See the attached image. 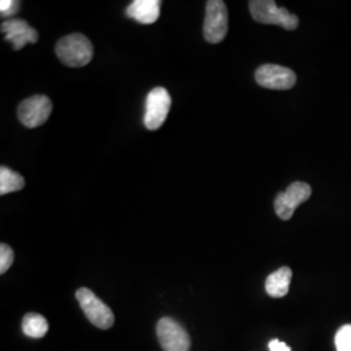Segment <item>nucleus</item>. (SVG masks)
Listing matches in <instances>:
<instances>
[{"label":"nucleus","mask_w":351,"mask_h":351,"mask_svg":"<svg viewBox=\"0 0 351 351\" xmlns=\"http://www.w3.org/2000/svg\"><path fill=\"white\" fill-rule=\"evenodd\" d=\"M55 52L62 63L71 68H81L91 62L94 49L88 37L81 33H73L56 43Z\"/></svg>","instance_id":"obj_1"},{"label":"nucleus","mask_w":351,"mask_h":351,"mask_svg":"<svg viewBox=\"0 0 351 351\" xmlns=\"http://www.w3.org/2000/svg\"><path fill=\"white\" fill-rule=\"evenodd\" d=\"M251 17L261 24L277 25L285 30H295L300 20L295 14L289 12L287 8L277 7L274 0H251L249 3Z\"/></svg>","instance_id":"obj_2"},{"label":"nucleus","mask_w":351,"mask_h":351,"mask_svg":"<svg viewBox=\"0 0 351 351\" xmlns=\"http://www.w3.org/2000/svg\"><path fill=\"white\" fill-rule=\"evenodd\" d=\"M75 298L93 326L99 329H110L113 326L114 315L112 310L90 289H78L75 291Z\"/></svg>","instance_id":"obj_3"},{"label":"nucleus","mask_w":351,"mask_h":351,"mask_svg":"<svg viewBox=\"0 0 351 351\" xmlns=\"http://www.w3.org/2000/svg\"><path fill=\"white\" fill-rule=\"evenodd\" d=\"M228 33V10L221 0H208L206 3V19L203 34L207 42L220 43Z\"/></svg>","instance_id":"obj_4"},{"label":"nucleus","mask_w":351,"mask_h":351,"mask_svg":"<svg viewBox=\"0 0 351 351\" xmlns=\"http://www.w3.org/2000/svg\"><path fill=\"white\" fill-rule=\"evenodd\" d=\"M156 335L164 351H190L191 341L186 329L172 317L158 322Z\"/></svg>","instance_id":"obj_5"},{"label":"nucleus","mask_w":351,"mask_h":351,"mask_svg":"<svg viewBox=\"0 0 351 351\" xmlns=\"http://www.w3.org/2000/svg\"><path fill=\"white\" fill-rule=\"evenodd\" d=\"M171 106H172V99L167 88H152L146 99V112L143 117L145 126L149 130L159 129L163 125L171 110Z\"/></svg>","instance_id":"obj_6"},{"label":"nucleus","mask_w":351,"mask_h":351,"mask_svg":"<svg viewBox=\"0 0 351 351\" xmlns=\"http://www.w3.org/2000/svg\"><path fill=\"white\" fill-rule=\"evenodd\" d=\"M313 194V189L302 181L293 182L287 191L280 193L275 199V211L277 216L282 220H290L297 207H300L302 203L310 199Z\"/></svg>","instance_id":"obj_7"},{"label":"nucleus","mask_w":351,"mask_h":351,"mask_svg":"<svg viewBox=\"0 0 351 351\" xmlns=\"http://www.w3.org/2000/svg\"><path fill=\"white\" fill-rule=\"evenodd\" d=\"M52 112V103L46 95H33L21 101L17 110L20 121L29 129L43 125Z\"/></svg>","instance_id":"obj_8"},{"label":"nucleus","mask_w":351,"mask_h":351,"mask_svg":"<svg viewBox=\"0 0 351 351\" xmlns=\"http://www.w3.org/2000/svg\"><path fill=\"white\" fill-rule=\"evenodd\" d=\"M255 80L262 88L269 90H289L297 82L295 73L281 65L264 64L255 72Z\"/></svg>","instance_id":"obj_9"},{"label":"nucleus","mask_w":351,"mask_h":351,"mask_svg":"<svg viewBox=\"0 0 351 351\" xmlns=\"http://www.w3.org/2000/svg\"><path fill=\"white\" fill-rule=\"evenodd\" d=\"M1 33L13 45V50L24 49L27 43H37L38 32L29 25L25 20L10 19L1 24Z\"/></svg>","instance_id":"obj_10"},{"label":"nucleus","mask_w":351,"mask_h":351,"mask_svg":"<svg viewBox=\"0 0 351 351\" xmlns=\"http://www.w3.org/2000/svg\"><path fill=\"white\" fill-rule=\"evenodd\" d=\"M160 5L162 1L159 0H134L126 8V16L141 24L150 25L158 21L160 16Z\"/></svg>","instance_id":"obj_11"},{"label":"nucleus","mask_w":351,"mask_h":351,"mask_svg":"<svg viewBox=\"0 0 351 351\" xmlns=\"http://www.w3.org/2000/svg\"><path fill=\"white\" fill-rule=\"evenodd\" d=\"M293 272L289 267H281L265 280V291L272 298H282L289 293Z\"/></svg>","instance_id":"obj_12"},{"label":"nucleus","mask_w":351,"mask_h":351,"mask_svg":"<svg viewBox=\"0 0 351 351\" xmlns=\"http://www.w3.org/2000/svg\"><path fill=\"white\" fill-rule=\"evenodd\" d=\"M23 330L30 339H42L49 332V322L40 314H26L23 319Z\"/></svg>","instance_id":"obj_13"},{"label":"nucleus","mask_w":351,"mask_h":351,"mask_svg":"<svg viewBox=\"0 0 351 351\" xmlns=\"http://www.w3.org/2000/svg\"><path fill=\"white\" fill-rule=\"evenodd\" d=\"M25 186L24 177L5 165L0 167V195L19 191Z\"/></svg>","instance_id":"obj_14"},{"label":"nucleus","mask_w":351,"mask_h":351,"mask_svg":"<svg viewBox=\"0 0 351 351\" xmlns=\"http://www.w3.org/2000/svg\"><path fill=\"white\" fill-rule=\"evenodd\" d=\"M336 349L337 351H351V326H341L336 333Z\"/></svg>","instance_id":"obj_15"},{"label":"nucleus","mask_w":351,"mask_h":351,"mask_svg":"<svg viewBox=\"0 0 351 351\" xmlns=\"http://www.w3.org/2000/svg\"><path fill=\"white\" fill-rule=\"evenodd\" d=\"M14 252L7 243L0 245V274L4 275L12 265Z\"/></svg>","instance_id":"obj_16"},{"label":"nucleus","mask_w":351,"mask_h":351,"mask_svg":"<svg viewBox=\"0 0 351 351\" xmlns=\"http://www.w3.org/2000/svg\"><path fill=\"white\" fill-rule=\"evenodd\" d=\"M19 0H1L0 1V14L3 19H10L20 11Z\"/></svg>","instance_id":"obj_17"},{"label":"nucleus","mask_w":351,"mask_h":351,"mask_svg":"<svg viewBox=\"0 0 351 351\" xmlns=\"http://www.w3.org/2000/svg\"><path fill=\"white\" fill-rule=\"evenodd\" d=\"M268 348H269V351H291L285 342H281L280 339H272L268 343Z\"/></svg>","instance_id":"obj_18"}]
</instances>
